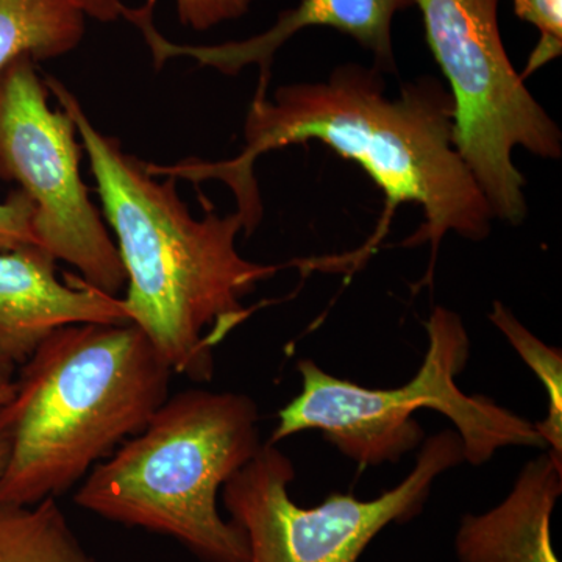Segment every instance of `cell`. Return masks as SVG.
<instances>
[{
  "label": "cell",
  "instance_id": "cell-1",
  "mask_svg": "<svg viewBox=\"0 0 562 562\" xmlns=\"http://www.w3.org/2000/svg\"><path fill=\"white\" fill-rule=\"evenodd\" d=\"M260 76L244 124V149L231 161L188 160L157 166L160 176L192 181L217 179L235 192L238 211L251 227L262 216L254 176L257 158L292 144L316 139L346 160L358 162L384 192L386 205L372 244L383 238L398 205L417 203L425 222L403 246L430 244V283L439 246L450 232L471 241L491 233L490 203L453 143V101L432 77L403 85L386 95L384 74L347 63L328 80L277 88Z\"/></svg>",
  "mask_w": 562,
  "mask_h": 562
},
{
  "label": "cell",
  "instance_id": "cell-2",
  "mask_svg": "<svg viewBox=\"0 0 562 562\" xmlns=\"http://www.w3.org/2000/svg\"><path fill=\"white\" fill-rule=\"evenodd\" d=\"M44 81L74 121L90 158L127 276L122 301L128 321L172 372L210 382L213 350L254 312L244 299L284 266L246 260L236 238L241 231L250 235L249 224L238 210L220 216L209 205L201 220L192 216L177 179H155L147 162L95 128L65 83L52 76Z\"/></svg>",
  "mask_w": 562,
  "mask_h": 562
},
{
  "label": "cell",
  "instance_id": "cell-3",
  "mask_svg": "<svg viewBox=\"0 0 562 562\" xmlns=\"http://www.w3.org/2000/svg\"><path fill=\"white\" fill-rule=\"evenodd\" d=\"M172 371L132 322L52 331L0 403L10 446L0 506H33L87 479L146 427L169 397Z\"/></svg>",
  "mask_w": 562,
  "mask_h": 562
},
{
  "label": "cell",
  "instance_id": "cell-4",
  "mask_svg": "<svg viewBox=\"0 0 562 562\" xmlns=\"http://www.w3.org/2000/svg\"><path fill=\"white\" fill-rule=\"evenodd\" d=\"M258 420L249 395L181 391L88 473L74 502L169 536L205 562H246L243 532L221 516L217 497L260 450Z\"/></svg>",
  "mask_w": 562,
  "mask_h": 562
},
{
  "label": "cell",
  "instance_id": "cell-5",
  "mask_svg": "<svg viewBox=\"0 0 562 562\" xmlns=\"http://www.w3.org/2000/svg\"><path fill=\"white\" fill-rule=\"evenodd\" d=\"M425 328L424 362L401 387L360 386L330 375L312 360L299 361L302 391L280 409L269 443L277 446L297 432L317 430L362 468L398 462L424 441L413 414L432 409L457 427L464 461L473 465L484 464L505 447L549 450L535 424L458 386L457 376L471 355V339L457 313L438 306Z\"/></svg>",
  "mask_w": 562,
  "mask_h": 562
},
{
  "label": "cell",
  "instance_id": "cell-6",
  "mask_svg": "<svg viewBox=\"0 0 562 562\" xmlns=\"http://www.w3.org/2000/svg\"><path fill=\"white\" fill-rule=\"evenodd\" d=\"M432 57L450 85L453 143L492 216L522 224L525 179L517 146L560 160L562 133L513 68L498 29L501 0H416Z\"/></svg>",
  "mask_w": 562,
  "mask_h": 562
},
{
  "label": "cell",
  "instance_id": "cell-7",
  "mask_svg": "<svg viewBox=\"0 0 562 562\" xmlns=\"http://www.w3.org/2000/svg\"><path fill=\"white\" fill-rule=\"evenodd\" d=\"M462 461L458 432L441 431L420 447L409 475L380 497L331 494L302 508L290 495L294 464L268 442L224 484L222 503L243 532L246 562H358L387 525L417 516L436 479Z\"/></svg>",
  "mask_w": 562,
  "mask_h": 562
},
{
  "label": "cell",
  "instance_id": "cell-8",
  "mask_svg": "<svg viewBox=\"0 0 562 562\" xmlns=\"http://www.w3.org/2000/svg\"><path fill=\"white\" fill-rule=\"evenodd\" d=\"M47 99L33 58L24 55L0 70V179L20 184L35 205L41 249L69 262L91 286L117 295L127 276L81 180L76 125Z\"/></svg>",
  "mask_w": 562,
  "mask_h": 562
},
{
  "label": "cell",
  "instance_id": "cell-9",
  "mask_svg": "<svg viewBox=\"0 0 562 562\" xmlns=\"http://www.w3.org/2000/svg\"><path fill=\"white\" fill-rule=\"evenodd\" d=\"M414 3L416 0H301L295 9L280 13L276 24L261 35L217 46H187L166 40L154 25L155 0H147L138 9L127 7L122 18L143 33L158 69L173 57H191L225 76H236L251 65L260 68V76H271L273 55L295 33L308 27H331L372 52L373 68L386 74L395 72L392 22L398 11Z\"/></svg>",
  "mask_w": 562,
  "mask_h": 562
},
{
  "label": "cell",
  "instance_id": "cell-10",
  "mask_svg": "<svg viewBox=\"0 0 562 562\" xmlns=\"http://www.w3.org/2000/svg\"><path fill=\"white\" fill-rule=\"evenodd\" d=\"M41 247L0 251V349L20 368L52 331L74 324H125L124 301L79 276L57 277Z\"/></svg>",
  "mask_w": 562,
  "mask_h": 562
},
{
  "label": "cell",
  "instance_id": "cell-11",
  "mask_svg": "<svg viewBox=\"0 0 562 562\" xmlns=\"http://www.w3.org/2000/svg\"><path fill=\"white\" fill-rule=\"evenodd\" d=\"M562 492V460L546 452L525 465L508 497L462 519L454 539L461 562H560L550 517Z\"/></svg>",
  "mask_w": 562,
  "mask_h": 562
},
{
  "label": "cell",
  "instance_id": "cell-12",
  "mask_svg": "<svg viewBox=\"0 0 562 562\" xmlns=\"http://www.w3.org/2000/svg\"><path fill=\"white\" fill-rule=\"evenodd\" d=\"M85 20L72 0H0V70L24 55L44 61L77 49Z\"/></svg>",
  "mask_w": 562,
  "mask_h": 562
},
{
  "label": "cell",
  "instance_id": "cell-13",
  "mask_svg": "<svg viewBox=\"0 0 562 562\" xmlns=\"http://www.w3.org/2000/svg\"><path fill=\"white\" fill-rule=\"evenodd\" d=\"M0 562H95L57 498L33 506H0Z\"/></svg>",
  "mask_w": 562,
  "mask_h": 562
},
{
  "label": "cell",
  "instance_id": "cell-14",
  "mask_svg": "<svg viewBox=\"0 0 562 562\" xmlns=\"http://www.w3.org/2000/svg\"><path fill=\"white\" fill-rule=\"evenodd\" d=\"M490 319L503 333L517 353L527 362L528 368L541 380L549 398V414L546 419L535 424L547 449L562 460V353L560 349L549 347L524 327L512 310L502 302L492 305Z\"/></svg>",
  "mask_w": 562,
  "mask_h": 562
},
{
  "label": "cell",
  "instance_id": "cell-15",
  "mask_svg": "<svg viewBox=\"0 0 562 562\" xmlns=\"http://www.w3.org/2000/svg\"><path fill=\"white\" fill-rule=\"evenodd\" d=\"M514 10L539 32V41L525 66L522 79L549 65L562 52V0H514Z\"/></svg>",
  "mask_w": 562,
  "mask_h": 562
},
{
  "label": "cell",
  "instance_id": "cell-16",
  "mask_svg": "<svg viewBox=\"0 0 562 562\" xmlns=\"http://www.w3.org/2000/svg\"><path fill=\"white\" fill-rule=\"evenodd\" d=\"M41 247L35 232V205L25 192L13 191L0 202V251Z\"/></svg>",
  "mask_w": 562,
  "mask_h": 562
},
{
  "label": "cell",
  "instance_id": "cell-17",
  "mask_svg": "<svg viewBox=\"0 0 562 562\" xmlns=\"http://www.w3.org/2000/svg\"><path fill=\"white\" fill-rule=\"evenodd\" d=\"M254 2L255 0H176V7L184 27L205 32L244 16Z\"/></svg>",
  "mask_w": 562,
  "mask_h": 562
},
{
  "label": "cell",
  "instance_id": "cell-18",
  "mask_svg": "<svg viewBox=\"0 0 562 562\" xmlns=\"http://www.w3.org/2000/svg\"><path fill=\"white\" fill-rule=\"evenodd\" d=\"M87 16L92 20L109 24L124 16V11L127 7L122 3V0H72Z\"/></svg>",
  "mask_w": 562,
  "mask_h": 562
},
{
  "label": "cell",
  "instance_id": "cell-19",
  "mask_svg": "<svg viewBox=\"0 0 562 562\" xmlns=\"http://www.w3.org/2000/svg\"><path fill=\"white\" fill-rule=\"evenodd\" d=\"M18 366L0 349V387L9 386L14 382Z\"/></svg>",
  "mask_w": 562,
  "mask_h": 562
},
{
  "label": "cell",
  "instance_id": "cell-20",
  "mask_svg": "<svg viewBox=\"0 0 562 562\" xmlns=\"http://www.w3.org/2000/svg\"><path fill=\"white\" fill-rule=\"evenodd\" d=\"M11 392H13V383L9 384V386L0 387V403L9 401ZM9 442H7V439L0 438V475H2L7 461H9Z\"/></svg>",
  "mask_w": 562,
  "mask_h": 562
}]
</instances>
